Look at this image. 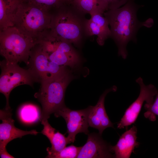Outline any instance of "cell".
Here are the masks:
<instances>
[{
  "label": "cell",
  "instance_id": "obj_1",
  "mask_svg": "<svg viewBox=\"0 0 158 158\" xmlns=\"http://www.w3.org/2000/svg\"><path fill=\"white\" fill-rule=\"evenodd\" d=\"M140 7L131 0L122 7L108 10L103 14L110 26L111 37L118 47V55L123 59L128 55L127 44L130 41L136 42V35L139 28L143 26L150 27V20L143 22L138 20L137 13Z\"/></svg>",
  "mask_w": 158,
  "mask_h": 158
},
{
  "label": "cell",
  "instance_id": "obj_2",
  "mask_svg": "<svg viewBox=\"0 0 158 158\" xmlns=\"http://www.w3.org/2000/svg\"><path fill=\"white\" fill-rule=\"evenodd\" d=\"M49 33L54 37L77 47L86 37L84 15L71 5L65 4L52 11Z\"/></svg>",
  "mask_w": 158,
  "mask_h": 158
},
{
  "label": "cell",
  "instance_id": "obj_3",
  "mask_svg": "<svg viewBox=\"0 0 158 158\" xmlns=\"http://www.w3.org/2000/svg\"><path fill=\"white\" fill-rule=\"evenodd\" d=\"M66 67L58 75L40 83L39 91L34 95L42 106L41 121L48 120L50 115L66 106V88L73 78L71 70Z\"/></svg>",
  "mask_w": 158,
  "mask_h": 158
},
{
  "label": "cell",
  "instance_id": "obj_4",
  "mask_svg": "<svg viewBox=\"0 0 158 158\" xmlns=\"http://www.w3.org/2000/svg\"><path fill=\"white\" fill-rule=\"evenodd\" d=\"M51 16V12L20 1L13 26L25 36L39 40L49 30Z\"/></svg>",
  "mask_w": 158,
  "mask_h": 158
},
{
  "label": "cell",
  "instance_id": "obj_5",
  "mask_svg": "<svg viewBox=\"0 0 158 158\" xmlns=\"http://www.w3.org/2000/svg\"><path fill=\"white\" fill-rule=\"evenodd\" d=\"M39 42L13 26L0 30V53L7 61L23 62L27 65L31 50Z\"/></svg>",
  "mask_w": 158,
  "mask_h": 158
},
{
  "label": "cell",
  "instance_id": "obj_6",
  "mask_svg": "<svg viewBox=\"0 0 158 158\" xmlns=\"http://www.w3.org/2000/svg\"><path fill=\"white\" fill-rule=\"evenodd\" d=\"M1 73L0 76V92L5 96L6 109H11L9 98L10 94L14 88L20 85H27L32 86L39 80L30 68L25 69L17 63L10 62L5 59L0 61Z\"/></svg>",
  "mask_w": 158,
  "mask_h": 158
},
{
  "label": "cell",
  "instance_id": "obj_7",
  "mask_svg": "<svg viewBox=\"0 0 158 158\" xmlns=\"http://www.w3.org/2000/svg\"><path fill=\"white\" fill-rule=\"evenodd\" d=\"M44 51L52 62L73 68L80 64V58L72 44L53 37L49 32L40 40Z\"/></svg>",
  "mask_w": 158,
  "mask_h": 158
},
{
  "label": "cell",
  "instance_id": "obj_8",
  "mask_svg": "<svg viewBox=\"0 0 158 158\" xmlns=\"http://www.w3.org/2000/svg\"><path fill=\"white\" fill-rule=\"evenodd\" d=\"M28 65L40 83L56 76L66 67L51 61L39 42L31 49Z\"/></svg>",
  "mask_w": 158,
  "mask_h": 158
},
{
  "label": "cell",
  "instance_id": "obj_9",
  "mask_svg": "<svg viewBox=\"0 0 158 158\" xmlns=\"http://www.w3.org/2000/svg\"><path fill=\"white\" fill-rule=\"evenodd\" d=\"M135 81L140 87L139 95L126 110L117 124V128L119 129L126 128L133 123L138 116L143 103L145 102L146 104H152L154 102V96L158 93L157 89L153 85H145L141 77L137 78Z\"/></svg>",
  "mask_w": 158,
  "mask_h": 158
},
{
  "label": "cell",
  "instance_id": "obj_10",
  "mask_svg": "<svg viewBox=\"0 0 158 158\" xmlns=\"http://www.w3.org/2000/svg\"><path fill=\"white\" fill-rule=\"evenodd\" d=\"M90 109V106L79 110H71L66 106L54 114L56 117H62L66 121L68 134L67 137L69 144L74 142L77 134L84 133L87 135L89 133Z\"/></svg>",
  "mask_w": 158,
  "mask_h": 158
},
{
  "label": "cell",
  "instance_id": "obj_11",
  "mask_svg": "<svg viewBox=\"0 0 158 158\" xmlns=\"http://www.w3.org/2000/svg\"><path fill=\"white\" fill-rule=\"evenodd\" d=\"M86 143L81 148L78 158H115L112 145L103 139L99 133H89Z\"/></svg>",
  "mask_w": 158,
  "mask_h": 158
},
{
  "label": "cell",
  "instance_id": "obj_12",
  "mask_svg": "<svg viewBox=\"0 0 158 158\" xmlns=\"http://www.w3.org/2000/svg\"><path fill=\"white\" fill-rule=\"evenodd\" d=\"M12 115L11 109L0 110V119L2 121L0 124V151L6 149L7 144L14 139L28 134L36 135L39 133L35 130L26 131L16 128Z\"/></svg>",
  "mask_w": 158,
  "mask_h": 158
},
{
  "label": "cell",
  "instance_id": "obj_13",
  "mask_svg": "<svg viewBox=\"0 0 158 158\" xmlns=\"http://www.w3.org/2000/svg\"><path fill=\"white\" fill-rule=\"evenodd\" d=\"M117 89V87L115 86L107 89L100 96L95 106H90L88 115L89 126L97 129L99 133L101 135L106 128H114L113 123L110 121L106 112L104 101L105 97L108 93L111 91H116Z\"/></svg>",
  "mask_w": 158,
  "mask_h": 158
},
{
  "label": "cell",
  "instance_id": "obj_14",
  "mask_svg": "<svg viewBox=\"0 0 158 158\" xmlns=\"http://www.w3.org/2000/svg\"><path fill=\"white\" fill-rule=\"evenodd\" d=\"M103 15L95 13L90 15L91 18L86 19L85 25L86 37L97 35V42L100 46L103 45L106 40L111 37L109 22Z\"/></svg>",
  "mask_w": 158,
  "mask_h": 158
},
{
  "label": "cell",
  "instance_id": "obj_15",
  "mask_svg": "<svg viewBox=\"0 0 158 158\" xmlns=\"http://www.w3.org/2000/svg\"><path fill=\"white\" fill-rule=\"evenodd\" d=\"M137 130L134 125L126 130L120 137L116 144L111 149L116 158H129L137 147L139 143L136 141Z\"/></svg>",
  "mask_w": 158,
  "mask_h": 158
},
{
  "label": "cell",
  "instance_id": "obj_16",
  "mask_svg": "<svg viewBox=\"0 0 158 158\" xmlns=\"http://www.w3.org/2000/svg\"><path fill=\"white\" fill-rule=\"evenodd\" d=\"M68 4L85 15L95 13L103 14L108 10V4L104 0H68Z\"/></svg>",
  "mask_w": 158,
  "mask_h": 158
},
{
  "label": "cell",
  "instance_id": "obj_17",
  "mask_svg": "<svg viewBox=\"0 0 158 158\" xmlns=\"http://www.w3.org/2000/svg\"><path fill=\"white\" fill-rule=\"evenodd\" d=\"M20 0H0V30L14 26Z\"/></svg>",
  "mask_w": 158,
  "mask_h": 158
},
{
  "label": "cell",
  "instance_id": "obj_18",
  "mask_svg": "<svg viewBox=\"0 0 158 158\" xmlns=\"http://www.w3.org/2000/svg\"><path fill=\"white\" fill-rule=\"evenodd\" d=\"M41 122L43 126L41 133L48 138L51 144V147H48V149L53 151L58 152L69 144L67 137L52 127L48 120H42Z\"/></svg>",
  "mask_w": 158,
  "mask_h": 158
},
{
  "label": "cell",
  "instance_id": "obj_19",
  "mask_svg": "<svg viewBox=\"0 0 158 158\" xmlns=\"http://www.w3.org/2000/svg\"><path fill=\"white\" fill-rule=\"evenodd\" d=\"M18 114L22 121L28 123H34L40 118L38 108L30 104L22 105L19 109Z\"/></svg>",
  "mask_w": 158,
  "mask_h": 158
},
{
  "label": "cell",
  "instance_id": "obj_20",
  "mask_svg": "<svg viewBox=\"0 0 158 158\" xmlns=\"http://www.w3.org/2000/svg\"><path fill=\"white\" fill-rule=\"evenodd\" d=\"M81 147H77L71 145L66 147L58 152L51 151L47 148L46 150L48 158H77L81 148Z\"/></svg>",
  "mask_w": 158,
  "mask_h": 158
},
{
  "label": "cell",
  "instance_id": "obj_21",
  "mask_svg": "<svg viewBox=\"0 0 158 158\" xmlns=\"http://www.w3.org/2000/svg\"><path fill=\"white\" fill-rule=\"evenodd\" d=\"M20 0L30 3L46 11L51 12L68 3V0Z\"/></svg>",
  "mask_w": 158,
  "mask_h": 158
},
{
  "label": "cell",
  "instance_id": "obj_22",
  "mask_svg": "<svg viewBox=\"0 0 158 158\" xmlns=\"http://www.w3.org/2000/svg\"><path fill=\"white\" fill-rule=\"evenodd\" d=\"M144 108L146 110L144 114L145 117L151 121H155L156 119V115L158 116V92L153 103L149 105L145 104Z\"/></svg>",
  "mask_w": 158,
  "mask_h": 158
},
{
  "label": "cell",
  "instance_id": "obj_23",
  "mask_svg": "<svg viewBox=\"0 0 158 158\" xmlns=\"http://www.w3.org/2000/svg\"><path fill=\"white\" fill-rule=\"evenodd\" d=\"M107 3L108 10H114L120 8L128 1L134 0H104Z\"/></svg>",
  "mask_w": 158,
  "mask_h": 158
},
{
  "label": "cell",
  "instance_id": "obj_24",
  "mask_svg": "<svg viewBox=\"0 0 158 158\" xmlns=\"http://www.w3.org/2000/svg\"><path fill=\"white\" fill-rule=\"evenodd\" d=\"M0 156L1 158H14L7 152L6 149L0 151Z\"/></svg>",
  "mask_w": 158,
  "mask_h": 158
}]
</instances>
